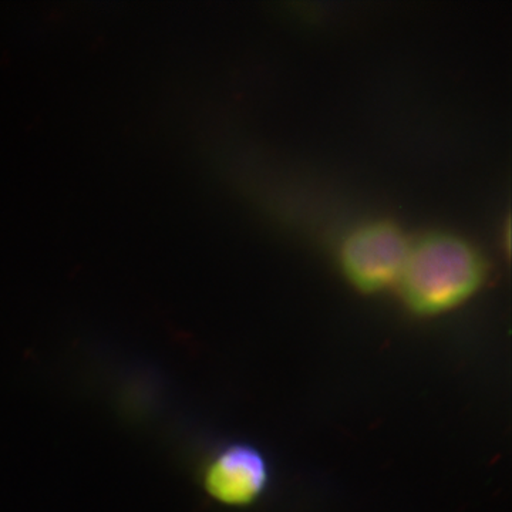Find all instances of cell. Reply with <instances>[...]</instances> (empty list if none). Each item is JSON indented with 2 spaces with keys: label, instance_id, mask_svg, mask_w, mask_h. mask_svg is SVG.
<instances>
[{
  "label": "cell",
  "instance_id": "2",
  "mask_svg": "<svg viewBox=\"0 0 512 512\" xmlns=\"http://www.w3.org/2000/svg\"><path fill=\"white\" fill-rule=\"evenodd\" d=\"M409 247V239L397 225L369 222L356 228L343 242V274L360 291H382L399 279Z\"/></svg>",
  "mask_w": 512,
  "mask_h": 512
},
{
  "label": "cell",
  "instance_id": "1",
  "mask_svg": "<svg viewBox=\"0 0 512 512\" xmlns=\"http://www.w3.org/2000/svg\"><path fill=\"white\" fill-rule=\"evenodd\" d=\"M484 275L483 256L470 242L447 232H431L410 242L397 284L413 312L437 315L470 298Z\"/></svg>",
  "mask_w": 512,
  "mask_h": 512
},
{
  "label": "cell",
  "instance_id": "3",
  "mask_svg": "<svg viewBox=\"0 0 512 512\" xmlns=\"http://www.w3.org/2000/svg\"><path fill=\"white\" fill-rule=\"evenodd\" d=\"M269 483V466L251 444H229L215 454L204 473V487L218 503L247 507L264 494Z\"/></svg>",
  "mask_w": 512,
  "mask_h": 512
}]
</instances>
